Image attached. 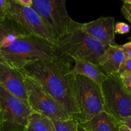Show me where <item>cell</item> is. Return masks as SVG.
<instances>
[{"label": "cell", "instance_id": "cell-25", "mask_svg": "<svg viewBox=\"0 0 131 131\" xmlns=\"http://www.w3.org/2000/svg\"><path fill=\"white\" fill-rule=\"evenodd\" d=\"M121 124L126 125L131 130V117L127 118L121 122Z\"/></svg>", "mask_w": 131, "mask_h": 131}, {"label": "cell", "instance_id": "cell-24", "mask_svg": "<svg viewBox=\"0 0 131 131\" xmlns=\"http://www.w3.org/2000/svg\"><path fill=\"white\" fill-rule=\"evenodd\" d=\"M14 1L16 3L26 7H31L33 3V0H14Z\"/></svg>", "mask_w": 131, "mask_h": 131}, {"label": "cell", "instance_id": "cell-13", "mask_svg": "<svg viewBox=\"0 0 131 131\" xmlns=\"http://www.w3.org/2000/svg\"><path fill=\"white\" fill-rule=\"evenodd\" d=\"M79 124L87 131H119L121 125L117 119L105 111Z\"/></svg>", "mask_w": 131, "mask_h": 131}, {"label": "cell", "instance_id": "cell-3", "mask_svg": "<svg viewBox=\"0 0 131 131\" xmlns=\"http://www.w3.org/2000/svg\"><path fill=\"white\" fill-rule=\"evenodd\" d=\"M58 53L73 61L84 60L99 66L109 46H106L89 35L83 23L75 22L65 35L58 38L54 45Z\"/></svg>", "mask_w": 131, "mask_h": 131}, {"label": "cell", "instance_id": "cell-5", "mask_svg": "<svg viewBox=\"0 0 131 131\" xmlns=\"http://www.w3.org/2000/svg\"><path fill=\"white\" fill-rule=\"evenodd\" d=\"M104 111L121 122L131 117V93L118 74L108 75L101 86Z\"/></svg>", "mask_w": 131, "mask_h": 131}, {"label": "cell", "instance_id": "cell-17", "mask_svg": "<svg viewBox=\"0 0 131 131\" xmlns=\"http://www.w3.org/2000/svg\"><path fill=\"white\" fill-rule=\"evenodd\" d=\"M55 131H78V122L74 118L65 120H52Z\"/></svg>", "mask_w": 131, "mask_h": 131}, {"label": "cell", "instance_id": "cell-12", "mask_svg": "<svg viewBox=\"0 0 131 131\" xmlns=\"http://www.w3.org/2000/svg\"><path fill=\"white\" fill-rule=\"evenodd\" d=\"M126 57L119 45L107 47L99 67L106 75H113L118 73L122 63Z\"/></svg>", "mask_w": 131, "mask_h": 131}, {"label": "cell", "instance_id": "cell-21", "mask_svg": "<svg viewBox=\"0 0 131 131\" xmlns=\"http://www.w3.org/2000/svg\"><path fill=\"white\" fill-rule=\"evenodd\" d=\"M121 12L124 17L131 24V5L124 3L121 8Z\"/></svg>", "mask_w": 131, "mask_h": 131}, {"label": "cell", "instance_id": "cell-23", "mask_svg": "<svg viewBox=\"0 0 131 131\" xmlns=\"http://www.w3.org/2000/svg\"><path fill=\"white\" fill-rule=\"evenodd\" d=\"M123 84L131 93V74L120 76Z\"/></svg>", "mask_w": 131, "mask_h": 131}, {"label": "cell", "instance_id": "cell-7", "mask_svg": "<svg viewBox=\"0 0 131 131\" xmlns=\"http://www.w3.org/2000/svg\"><path fill=\"white\" fill-rule=\"evenodd\" d=\"M65 4V0H33L31 7L56 39L66 34L75 23L69 16Z\"/></svg>", "mask_w": 131, "mask_h": 131}, {"label": "cell", "instance_id": "cell-1", "mask_svg": "<svg viewBox=\"0 0 131 131\" xmlns=\"http://www.w3.org/2000/svg\"><path fill=\"white\" fill-rule=\"evenodd\" d=\"M72 61L65 55L58 53L56 59L28 63L20 70L37 81L74 117L78 111L75 101L76 77L71 73Z\"/></svg>", "mask_w": 131, "mask_h": 131}, {"label": "cell", "instance_id": "cell-15", "mask_svg": "<svg viewBox=\"0 0 131 131\" xmlns=\"http://www.w3.org/2000/svg\"><path fill=\"white\" fill-rule=\"evenodd\" d=\"M25 35L29 34L12 20L7 18L0 20V49L7 40Z\"/></svg>", "mask_w": 131, "mask_h": 131}, {"label": "cell", "instance_id": "cell-2", "mask_svg": "<svg viewBox=\"0 0 131 131\" xmlns=\"http://www.w3.org/2000/svg\"><path fill=\"white\" fill-rule=\"evenodd\" d=\"M58 56L54 44L31 35L10 38L0 49V62L18 70L28 63L54 60Z\"/></svg>", "mask_w": 131, "mask_h": 131}, {"label": "cell", "instance_id": "cell-16", "mask_svg": "<svg viewBox=\"0 0 131 131\" xmlns=\"http://www.w3.org/2000/svg\"><path fill=\"white\" fill-rule=\"evenodd\" d=\"M26 131H55L51 119L42 114L32 112Z\"/></svg>", "mask_w": 131, "mask_h": 131}, {"label": "cell", "instance_id": "cell-22", "mask_svg": "<svg viewBox=\"0 0 131 131\" xmlns=\"http://www.w3.org/2000/svg\"><path fill=\"white\" fill-rule=\"evenodd\" d=\"M121 49L125 54L127 59H131V41L123 45H119Z\"/></svg>", "mask_w": 131, "mask_h": 131}, {"label": "cell", "instance_id": "cell-10", "mask_svg": "<svg viewBox=\"0 0 131 131\" xmlns=\"http://www.w3.org/2000/svg\"><path fill=\"white\" fill-rule=\"evenodd\" d=\"M0 85L28 104L24 74L20 70L0 62Z\"/></svg>", "mask_w": 131, "mask_h": 131}, {"label": "cell", "instance_id": "cell-4", "mask_svg": "<svg viewBox=\"0 0 131 131\" xmlns=\"http://www.w3.org/2000/svg\"><path fill=\"white\" fill-rule=\"evenodd\" d=\"M75 101L78 113L73 118L79 124L90 120L104 111L101 87L83 75L75 78Z\"/></svg>", "mask_w": 131, "mask_h": 131}, {"label": "cell", "instance_id": "cell-28", "mask_svg": "<svg viewBox=\"0 0 131 131\" xmlns=\"http://www.w3.org/2000/svg\"><path fill=\"white\" fill-rule=\"evenodd\" d=\"M123 2L126 3L130 4V5H131V0H124V1H123Z\"/></svg>", "mask_w": 131, "mask_h": 131}, {"label": "cell", "instance_id": "cell-18", "mask_svg": "<svg viewBox=\"0 0 131 131\" xmlns=\"http://www.w3.org/2000/svg\"><path fill=\"white\" fill-rule=\"evenodd\" d=\"M118 74L120 76L131 74V59H125L122 63Z\"/></svg>", "mask_w": 131, "mask_h": 131}, {"label": "cell", "instance_id": "cell-11", "mask_svg": "<svg viewBox=\"0 0 131 131\" xmlns=\"http://www.w3.org/2000/svg\"><path fill=\"white\" fill-rule=\"evenodd\" d=\"M84 30L90 37L106 46H116L115 18L101 17L92 22L83 24Z\"/></svg>", "mask_w": 131, "mask_h": 131}, {"label": "cell", "instance_id": "cell-8", "mask_svg": "<svg viewBox=\"0 0 131 131\" xmlns=\"http://www.w3.org/2000/svg\"><path fill=\"white\" fill-rule=\"evenodd\" d=\"M24 82L28 104L32 112L42 114L51 120H65L73 118L37 81L24 74Z\"/></svg>", "mask_w": 131, "mask_h": 131}, {"label": "cell", "instance_id": "cell-20", "mask_svg": "<svg viewBox=\"0 0 131 131\" xmlns=\"http://www.w3.org/2000/svg\"><path fill=\"white\" fill-rule=\"evenodd\" d=\"M115 33L118 34H126L129 33L130 31V27L127 24L123 22H119L116 24H115V28H114Z\"/></svg>", "mask_w": 131, "mask_h": 131}, {"label": "cell", "instance_id": "cell-29", "mask_svg": "<svg viewBox=\"0 0 131 131\" xmlns=\"http://www.w3.org/2000/svg\"><path fill=\"white\" fill-rule=\"evenodd\" d=\"M128 39H129V40H130L131 41V37H129V38H128Z\"/></svg>", "mask_w": 131, "mask_h": 131}, {"label": "cell", "instance_id": "cell-19", "mask_svg": "<svg viewBox=\"0 0 131 131\" xmlns=\"http://www.w3.org/2000/svg\"><path fill=\"white\" fill-rule=\"evenodd\" d=\"M10 6V0H0V20L6 19Z\"/></svg>", "mask_w": 131, "mask_h": 131}, {"label": "cell", "instance_id": "cell-27", "mask_svg": "<svg viewBox=\"0 0 131 131\" xmlns=\"http://www.w3.org/2000/svg\"><path fill=\"white\" fill-rule=\"evenodd\" d=\"M78 131H87L79 123H78Z\"/></svg>", "mask_w": 131, "mask_h": 131}, {"label": "cell", "instance_id": "cell-26", "mask_svg": "<svg viewBox=\"0 0 131 131\" xmlns=\"http://www.w3.org/2000/svg\"><path fill=\"white\" fill-rule=\"evenodd\" d=\"M119 131H131V130L126 125L121 124L119 127Z\"/></svg>", "mask_w": 131, "mask_h": 131}, {"label": "cell", "instance_id": "cell-6", "mask_svg": "<svg viewBox=\"0 0 131 131\" xmlns=\"http://www.w3.org/2000/svg\"><path fill=\"white\" fill-rule=\"evenodd\" d=\"M32 111L0 85V131H26Z\"/></svg>", "mask_w": 131, "mask_h": 131}, {"label": "cell", "instance_id": "cell-9", "mask_svg": "<svg viewBox=\"0 0 131 131\" xmlns=\"http://www.w3.org/2000/svg\"><path fill=\"white\" fill-rule=\"evenodd\" d=\"M6 18L16 23L28 34L39 37L54 45L57 41L54 35L31 6H21L14 0H10Z\"/></svg>", "mask_w": 131, "mask_h": 131}, {"label": "cell", "instance_id": "cell-14", "mask_svg": "<svg viewBox=\"0 0 131 131\" xmlns=\"http://www.w3.org/2000/svg\"><path fill=\"white\" fill-rule=\"evenodd\" d=\"M71 73L75 77L78 75L86 77L100 86L107 78L99 66L84 60L75 61V65L71 69Z\"/></svg>", "mask_w": 131, "mask_h": 131}]
</instances>
